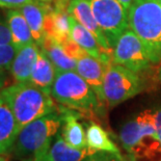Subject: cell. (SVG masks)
<instances>
[{"instance_id":"cell-1","label":"cell","mask_w":161,"mask_h":161,"mask_svg":"<svg viewBox=\"0 0 161 161\" xmlns=\"http://www.w3.org/2000/svg\"><path fill=\"white\" fill-rule=\"evenodd\" d=\"M51 96L61 106L83 115L103 116L105 114V104L76 71L56 72Z\"/></svg>"},{"instance_id":"cell-2","label":"cell","mask_w":161,"mask_h":161,"mask_svg":"<svg viewBox=\"0 0 161 161\" xmlns=\"http://www.w3.org/2000/svg\"><path fill=\"white\" fill-rule=\"evenodd\" d=\"M0 94L11 107L20 130L41 116L58 110L52 96L29 82L9 85Z\"/></svg>"},{"instance_id":"cell-3","label":"cell","mask_w":161,"mask_h":161,"mask_svg":"<svg viewBox=\"0 0 161 161\" xmlns=\"http://www.w3.org/2000/svg\"><path fill=\"white\" fill-rule=\"evenodd\" d=\"M129 28L142 41L153 64L161 61V0H133Z\"/></svg>"},{"instance_id":"cell-4","label":"cell","mask_w":161,"mask_h":161,"mask_svg":"<svg viewBox=\"0 0 161 161\" xmlns=\"http://www.w3.org/2000/svg\"><path fill=\"white\" fill-rule=\"evenodd\" d=\"M119 140L135 161L159 142L156 128L155 110L147 109L124 124L119 131Z\"/></svg>"},{"instance_id":"cell-5","label":"cell","mask_w":161,"mask_h":161,"mask_svg":"<svg viewBox=\"0 0 161 161\" xmlns=\"http://www.w3.org/2000/svg\"><path fill=\"white\" fill-rule=\"evenodd\" d=\"M64 119L59 110L53 111L35 119L20 130L14 146L16 157L33 155L37 150L52 142L63 126Z\"/></svg>"},{"instance_id":"cell-6","label":"cell","mask_w":161,"mask_h":161,"mask_svg":"<svg viewBox=\"0 0 161 161\" xmlns=\"http://www.w3.org/2000/svg\"><path fill=\"white\" fill-rule=\"evenodd\" d=\"M142 90V80L137 73L112 61L107 64L103 79V92L109 108L135 97Z\"/></svg>"},{"instance_id":"cell-7","label":"cell","mask_w":161,"mask_h":161,"mask_svg":"<svg viewBox=\"0 0 161 161\" xmlns=\"http://www.w3.org/2000/svg\"><path fill=\"white\" fill-rule=\"evenodd\" d=\"M95 19L114 48L126 29L129 28L128 11L119 0H88Z\"/></svg>"},{"instance_id":"cell-8","label":"cell","mask_w":161,"mask_h":161,"mask_svg":"<svg viewBox=\"0 0 161 161\" xmlns=\"http://www.w3.org/2000/svg\"><path fill=\"white\" fill-rule=\"evenodd\" d=\"M112 63L137 74L149 70L154 64L145 44L131 28L126 29L116 42L112 53Z\"/></svg>"},{"instance_id":"cell-9","label":"cell","mask_w":161,"mask_h":161,"mask_svg":"<svg viewBox=\"0 0 161 161\" xmlns=\"http://www.w3.org/2000/svg\"><path fill=\"white\" fill-rule=\"evenodd\" d=\"M106 68H107V64L90 54H85L77 59L76 72L90 84V86L95 91L100 101L105 105L106 102L103 92V79Z\"/></svg>"},{"instance_id":"cell-10","label":"cell","mask_w":161,"mask_h":161,"mask_svg":"<svg viewBox=\"0 0 161 161\" xmlns=\"http://www.w3.org/2000/svg\"><path fill=\"white\" fill-rule=\"evenodd\" d=\"M68 13L79 22L81 25H83L85 28L96 36L98 40L99 44L101 47L106 51L107 53L111 54L114 53L112 48L109 46V44L106 40L104 33L102 32L100 26L98 25L97 21L95 19V16L92 14L91 3L88 0H71L69 6H68Z\"/></svg>"},{"instance_id":"cell-11","label":"cell","mask_w":161,"mask_h":161,"mask_svg":"<svg viewBox=\"0 0 161 161\" xmlns=\"http://www.w3.org/2000/svg\"><path fill=\"white\" fill-rule=\"evenodd\" d=\"M63 115L64 123L61 126V136L70 146L77 149H84L87 147L86 130L79 122L82 114L74 109H70L63 106L59 109Z\"/></svg>"},{"instance_id":"cell-12","label":"cell","mask_w":161,"mask_h":161,"mask_svg":"<svg viewBox=\"0 0 161 161\" xmlns=\"http://www.w3.org/2000/svg\"><path fill=\"white\" fill-rule=\"evenodd\" d=\"M51 8H52L50 6V3L40 1V0H35L33 2L27 3L18 8L28 23L33 36V41L40 47L42 46L46 37L45 21L47 14L49 13Z\"/></svg>"},{"instance_id":"cell-13","label":"cell","mask_w":161,"mask_h":161,"mask_svg":"<svg viewBox=\"0 0 161 161\" xmlns=\"http://www.w3.org/2000/svg\"><path fill=\"white\" fill-rule=\"evenodd\" d=\"M70 37L85 50L90 55L94 56L98 59L104 61L105 64H110L112 61V55L107 53L99 44L98 40L88 29H86L79 22H77L73 17L70 15Z\"/></svg>"},{"instance_id":"cell-14","label":"cell","mask_w":161,"mask_h":161,"mask_svg":"<svg viewBox=\"0 0 161 161\" xmlns=\"http://www.w3.org/2000/svg\"><path fill=\"white\" fill-rule=\"evenodd\" d=\"M40 53V46L36 43L28 44L17 50L9 68L12 76L16 83L28 82L30 75Z\"/></svg>"},{"instance_id":"cell-15","label":"cell","mask_w":161,"mask_h":161,"mask_svg":"<svg viewBox=\"0 0 161 161\" xmlns=\"http://www.w3.org/2000/svg\"><path fill=\"white\" fill-rule=\"evenodd\" d=\"M20 128L11 107L1 97L0 100V154L13 152Z\"/></svg>"},{"instance_id":"cell-16","label":"cell","mask_w":161,"mask_h":161,"mask_svg":"<svg viewBox=\"0 0 161 161\" xmlns=\"http://www.w3.org/2000/svg\"><path fill=\"white\" fill-rule=\"evenodd\" d=\"M70 14L68 9L51 8L47 14L45 21L46 37L63 44L70 39Z\"/></svg>"},{"instance_id":"cell-17","label":"cell","mask_w":161,"mask_h":161,"mask_svg":"<svg viewBox=\"0 0 161 161\" xmlns=\"http://www.w3.org/2000/svg\"><path fill=\"white\" fill-rule=\"evenodd\" d=\"M55 76L56 70L53 64L51 63L46 53L40 48L39 56L33 66L28 82L51 95V88H52Z\"/></svg>"},{"instance_id":"cell-18","label":"cell","mask_w":161,"mask_h":161,"mask_svg":"<svg viewBox=\"0 0 161 161\" xmlns=\"http://www.w3.org/2000/svg\"><path fill=\"white\" fill-rule=\"evenodd\" d=\"M6 22L12 35V44L17 50L35 43L28 23L18 8L8 9L6 13Z\"/></svg>"},{"instance_id":"cell-19","label":"cell","mask_w":161,"mask_h":161,"mask_svg":"<svg viewBox=\"0 0 161 161\" xmlns=\"http://www.w3.org/2000/svg\"><path fill=\"white\" fill-rule=\"evenodd\" d=\"M95 151L86 147L84 149H77L70 146L60 134L55 136V140L51 143L49 156L52 161H85Z\"/></svg>"},{"instance_id":"cell-20","label":"cell","mask_w":161,"mask_h":161,"mask_svg":"<svg viewBox=\"0 0 161 161\" xmlns=\"http://www.w3.org/2000/svg\"><path fill=\"white\" fill-rule=\"evenodd\" d=\"M40 48L49 57L56 72L76 71L77 60L67 52V50L61 44L49 39V37H45Z\"/></svg>"},{"instance_id":"cell-21","label":"cell","mask_w":161,"mask_h":161,"mask_svg":"<svg viewBox=\"0 0 161 161\" xmlns=\"http://www.w3.org/2000/svg\"><path fill=\"white\" fill-rule=\"evenodd\" d=\"M87 147L98 152H109L119 154V147L110 138L106 130L96 122H91L86 127Z\"/></svg>"},{"instance_id":"cell-22","label":"cell","mask_w":161,"mask_h":161,"mask_svg":"<svg viewBox=\"0 0 161 161\" xmlns=\"http://www.w3.org/2000/svg\"><path fill=\"white\" fill-rule=\"evenodd\" d=\"M16 53L17 49L12 43L0 45V68L9 70Z\"/></svg>"},{"instance_id":"cell-23","label":"cell","mask_w":161,"mask_h":161,"mask_svg":"<svg viewBox=\"0 0 161 161\" xmlns=\"http://www.w3.org/2000/svg\"><path fill=\"white\" fill-rule=\"evenodd\" d=\"M131 156V155H130ZM85 161H135L131 156V159H127L121 153H109V152H95L87 157Z\"/></svg>"},{"instance_id":"cell-24","label":"cell","mask_w":161,"mask_h":161,"mask_svg":"<svg viewBox=\"0 0 161 161\" xmlns=\"http://www.w3.org/2000/svg\"><path fill=\"white\" fill-rule=\"evenodd\" d=\"M12 43V35L9 31L8 22L0 17V45Z\"/></svg>"},{"instance_id":"cell-25","label":"cell","mask_w":161,"mask_h":161,"mask_svg":"<svg viewBox=\"0 0 161 161\" xmlns=\"http://www.w3.org/2000/svg\"><path fill=\"white\" fill-rule=\"evenodd\" d=\"M35 0H0V8H20L27 3L33 2Z\"/></svg>"},{"instance_id":"cell-26","label":"cell","mask_w":161,"mask_h":161,"mask_svg":"<svg viewBox=\"0 0 161 161\" xmlns=\"http://www.w3.org/2000/svg\"><path fill=\"white\" fill-rule=\"evenodd\" d=\"M51 143H48V145L44 146L43 148L37 150L36 152L33 154V158H32L33 161H52L49 156V149H50Z\"/></svg>"},{"instance_id":"cell-27","label":"cell","mask_w":161,"mask_h":161,"mask_svg":"<svg viewBox=\"0 0 161 161\" xmlns=\"http://www.w3.org/2000/svg\"><path fill=\"white\" fill-rule=\"evenodd\" d=\"M8 69L0 68V92L8 86Z\"/></svg>"},{"instance_id":"cell-28","label":"cell","mask_w":161,"mask_h":161,"mask_svg":"<svg viewBox=\"0 0 161 161\" xmlns=\"http://www.w3.org/2000/svg\"><path fill=\"white\" fill-rule=\"evenodd\" d=\"M156 115V128H157V135H158V139L161 143V106L155 110Z\"/></svg>"},{"instance_id":"cell-29","label":"cell","mask_w":161,"mask_h":161,"mask_svg":"<svg viewBox=\"0 0 161 161\" xmlns=\"http://www.w3.org/2000/svg\"><path fill=\"white\" fill-rule=\"evenodd\" d=\"M71 0H54V8L55 9H68Z\"/></svg>"},{"instance_id":"cell-30","label":"cell","mask_w":161,"mask_h":161,"mask_svg":"<svg viewBox=\"0 0 161 161\" xmlns=\"http://www.w3.org/2000/svg\"><path fill=\"white\" fill-rule=\"evenodd\" d=\"M119 1L121 2L122 4L125 6V8L127 9V11L129 12V8H130V6H131V4H132L133 0H119Z\"/></svg>"},{"instance_id":"cell-31","label":"cell","mask_w":161,"mask_h":161,"mask_svg":"<svg viewBox=\"0 0 161 161\" xmlns=\"http://www.w3.org/2000/svg\"><path fill=\"white\" fill-rule=\"evenodd\" d=\"M0 161H8L6 155H3V154H0Z\"/></svg>"},{"instance_id":"cell-32","label":"cell","mask_w":161,"mask_h":161,"mask_svg":"<svg viewBox=\"0 0 161 161\" xmlns=\"http://www.w3.org/2000/svg\"><path fill=\"white\" fill-rule=\"evenodd\" d=\"M40 1H43L46 3H52V2H54V0H40Z\"/></svg>"},{"instance_id":"cell-33","label":"cell","mask_w":161,"mask_h":161,"mask_svg":"<svg viewBox=\"0 0 161 161\" xmlns=\"http://www.w3.org/2000/svg\"><path fill=\"white\" fill-rule=\"evenodd\" d=\"M158 78H159V80L161 81V66H160L159 70H158Z\"/></svg>"},{"instance_id":"cell-34","label":"cell","mask_w":161,"mask_h":161,"mask_svg":"<svg viewBox=\"0 0 161 161\" xmlns=\"http://www.w3.org/2000/svg\"><path fill=\"white\" fill-rule=\"evenodd\" d=\"M21 161H33V159H24V160H21Z\"/></svg>"},{"instance_id":"cell-35","label":"cell","mask_w":161,"mask_h":161,"mask_svg":"<svg viewBox=\"0 0 161 161\" xmlns=\"http://www.w3.org/2000/svg\"><path fill=\"white\" fill-rule=\"evenodd\" d=\"M0 100H1V94H0Z\"/></svg>"},{"instance_id":"cell-36","label":"cell","mask_w":161,"mask_h":161,"mask_svg":"<svg viewBox=\"0 0 161 161\" xmlns=\"http://www.w3.org/2000/svg\"><path fill=\"white\" fill-rule=\"evenodd\" d=\"M159 161H161V160H159Z\"/></svg>"}]
</instances>
